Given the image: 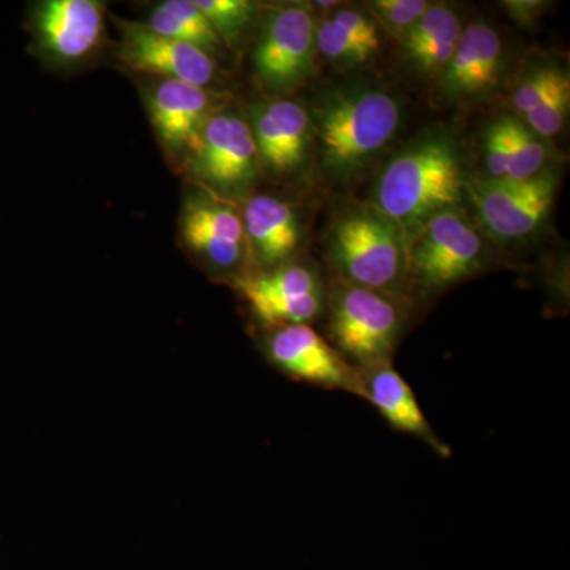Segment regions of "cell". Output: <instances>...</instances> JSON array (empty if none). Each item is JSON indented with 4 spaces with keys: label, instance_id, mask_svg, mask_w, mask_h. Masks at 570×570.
Here are the masks:
<instances>
[{
    "label": "cell",
    "instance_id": "cell-1",
    "mask_svg": "<svg viewBox=\"0 0 570 570\" xmlns=\"http://www.w3.org/2000/svg\"><path fill=\"white\" fill-rule=\"evenodd\" d=\"M455 142L430 135L397 154L376 186V208L403 232L406 243L436 214L459 208L466 190Z\"/></svg>",
    "mask_w": 570,
    "mask_h": 570
},
{
    "label": "cell",
    "instance_id": "cell-2",
    "mask_svg": "<svg viewBox=\"0 0 570 570\" xmlns=\"http://www.w3.org/2000/svg\"><path fill=\"white\" fill-rule=\"evenodd\" d=\"M322 170L332 181L347 184L365 170L395 135L401 107L376 88L337 89L313 108Z\"/></svg>",
    "mask_w": 570,
    "mask_h": 570
},
{
    "label": "cell",
    "instance_id": "cell-3",
    "mask_svg": "<svg viewBox=\"0 0 570 570\" xmlns=\"http://www.w3.org/2000/svg\"><path fill=\"white\" fill-rule=\"evenodd\" d=\"M328 253L348 285L395 295L409 277L406 238L377 208L341 216L330 232Z\"/></svg>",
    "mask_w": 570,
    "mask_h": 570
},
{
    "label": "cell",
    "instance_id": "cell-4",
    "mask_svg": "<svg viewBox=\"0 0 570 570\" xmlns=\"http://www.w3.org/2000/svg\"><path fill=\"white\" fill-rule=\"evenodd\" d=\"M404 324L406 316L395 295L348 284L332 295L330 337L356 370L390 362Z\"/></svg>",
    "mask_w": 570,
    "mask_h": 570
},
{
    "label": "cell",
    "instance_id": "cell-5",
    "mask_svg": "<svg viewBox=\"0 0 570 570\" xmlns=\"http://www.w3.org/2000/svg\"><path fill=\"white\" fill-rule=\"evenodd\" d=\"M482 264V238L459 208L431 217L407 245V275L431 294L475 275Z\"/></svg>",
    "mask_w": 570,
    "mask_h": 570
},
{
    "label": "cell",
    "instance_id": "cell-6",
    "mask_svg": "<svg viewBox=\"0 0 570 570\" xmlns=\"http://www.w3.org/2000/svg\"><path fill=\"white\" fill-rule=\"evenodd\" d=\"M316 21L303 7L266 14L254 48V70L269 91L287 92L309 77L316 58Z\"/></svg>",
    "mask_w": 570,
    "mask_h": 570
},
{
    "label": "cell",
    "instance_id": "cell-7",
    "mask_svg": "<svg viewBox=\"0 0 570 570\" xmlns=\"http://www.w3.org/2000/svg\"><path fill=\"white\" fill-rule=\"evenodd\" d=\"M195 178L220 194H242L258 175L249 122L235 112H214L189 156Z\"/></svg>",
    "mask_w": 570,
    "mask_h": 570
},
{
    "label": "cell",
    "instance_id": "cell-8",
    "mask_svg": "<svg viewBox=\"0 0 570 570\" xmlns=\"http://www.w3.org/2000/svg\"><path fill=\"white\" fill-rule=\"evenodd\" d=\"M265 354L285 376L362 397L360 371L309 324L272 328L266 336Z\"/></svg>",
    "mask_w": 570,
    "mask_h": 570
},
{
    "label": "cell",
    "instance_id": "cell-9",
    "mask_svg": "<svg viewBox=\"0 0 570 570\" xmlns=\"http://www.w3.org/2000/svg\"><path fill=\"white\" fill-rule=\"evenodd\" d=\"M558 178L542 171L524 181L487 179L471 189L479 217L491 235L501 239L523 238L549 216Z\"/></svg>",
    "mask_w": 570,
    "mask_h": 570
},
{
    "label": "cell",
    "instance_id": "cell-10",
    "mask_svg": "<svg viewBox=\"0 0 570 570\" xmlns=\"http://www.w3.org/2000/svg\"><path fill=\"white\" fill-rule=\"evenodd\" d=\"M235 284L257 321L269 328L309 324L324 309L321 281L307 266L284 264L272 273L238 277Z\"/></svg>",
    "mask_w": 570,
    "mask_h": 570
},
{
    "label": "cell",
    "instance_id": "cell-11",
    "mask_svg": "<svg viewBox=\"0 0 570 570\" xmlns=\"http://www.w3.org/2000/svg\"><path fill=\"white\" fill-rule=\"evenodd\" d=\"M184 245L217 272H230L245 254V225L234 206L212 194H193L181 213Z\"/></svg>",
    "mask_w": 570,
    "mask_h": 570
},
{
    "label": "cell",
    "instance_id": "cell-12",
    "mask_svg": "<svg viewBox=\"0 0 570 570\" xmlns=\"http://www.w3.org/2000/svg\"><path fill=\"white\" fill-rule=\"evenodd\" d=\"M121 29L118 56L130 69L200 88L212 85L216 77L212 56L193 45L168 39L140 22H121Z\"/></svg>",
    "mask_w": 570,
    "mask_h": 570
},
{
    "label": "cell",
    "instance_id": "cell-13",
    "mask_svg": "<svg viewBox=\"0 0 570 570\" xmlns=\"http://www.w3.org/2000/svg\"><path fill=\"white\" fill-rule=\"evenodd\" d=\"M32 24L45 55L56 61L78 62L102 41L104 6L96 0H47L33 10Z\"/></svg>",
    "mask_w": 570,
    "mask_h": 570
},
{
    "label": "cell",
    "instance_id": "cell-14",
    "mask_svg": "<svg viewBox=\"0 0 570 570\" xmlns=\"http://www.w3.org/2000/svg\"><path fill=\"white\" fill-rule=\"evenodd\" d=\"M504 69V43L497 29L472 22L461 32L449 66L441 75L442 97L449 102H474L497 88Z\"/></svg>",
    "mask_w": 570,
    "mask_h": 570
},
{
    "label": "cell",
    "instance_id": "cell-15",
    "mask_svg": "<svg viewBox=\"0 0 570 570\" xmlns=\"http://www.w3.org/2000/svg\"><path fill=\"white\" fill-rule=\"evenodd\" d=\"M148 111L154 132L167 153L187 159L214 115L206 88L175 80L154 86L148 94Z\"/></svg>",
    "mask_w": 570,
    "mask_h": 570
},
{
    "label": "cell",
    "instance_id": "cell-16",
    "mask_svg": "<svg viewBox=\"0 0 570 570\" xmlns=\"http://www.w3.org/2000/svg\"><path fill=\"white\" fill-rule=\"evenodd\" d=\"M249 126L258 163L273 174H294L305 163L313 124L302 105L292 100L255 105Z\"/></svg>",
    "mask_w": 570,
    "mask_h": 570
},
{
    "label": "cell",
    "instance_id": "cell-17",
    "mask_svg": "<svg viewBox=\"0 0 570 570\" xmlns=\"http://www.w3.org/2000/svg\"><path fill=\"white\" fill-rule=\"evenodd\" d=\"M362 397L370 401L393 430L425 442L442 459H450L452 450L434 433L420 407L414 390L390 362L362 367Z\"/></svg>",
    "mask_w": 570,
    "mask_h": 570
},
{
    "label": "cell",
    "instance_id": "cell-18",
    "mask_svg": "<svg viewBox=\"0 0 570 570\" xmlns=\"http://www.w3.org/2000/svg\"><path fill=\"white\" fill-rule=\"evenodd\" d=\"M245 235L258 264L284 265L298 249L302 230L295 209L273 195H257L243 212Z\"/></svg>",
    "mask_w": 570,
    "mask_h": 570
},
{
    "label": "cell",
    "instance_id": "cell-19",
    "mask_svg": "<svg viewBox=\"0 0 570 570\" xmlns=\"http://www.w3.org/2000/svg\"><path fill=\"white\" fill-rule=\"evenodd\" d=\"M463 32L460 17L445 6H430L404 37L407 61L425 75H442Z\"/></svg>",
    "mask_w": 570,
    "mask_h": 570
},
{
    "label": "cell",
    "instance_id": "cell-20",
    "mask_svg": "<svg viewBox=\"0 0 570 570\" xmlns=\"http://www.w3.org/2000/svg\"><path fill=\"white\" fill-rule=\"evenodd\" d=\"M146 26L168 39L193 45L212 58L224 45L194 0H165L154 7Z\"/></svg>",
    "mask_w": 570,
    "mask_h": 570
},
{
    "label": "cell",
    "instance_id": "cell-21",
    "mask_svg": "<svg viewBox=\"0 0 570 570\" xmlns=\"http://www.w3.org/2000/svg\"><path fill=\"white\" fill-rule=\"evenodd\" d=\"M499 124L508 148L509 168L505 179L524 181L542 174L549 159L543 138L538 137L523 121L512 116L499 118Z\"/></svg>",
    "mask_w": 570,
    "mask_h": 570
},
{
    "label": "cell",
    "instance_id": "cell-22",
    "mask_svg": "<svg viewBox=\"0 0 570 570\" xmlns=\"http://www.w3.org/2000/svg\"><path fill=\"white\" fill-rule=\"evenodd\" d=\"M219 39L227 47H238L254 20L255 7L249 0H194Z\"/></svg>",
    "mask_w": 570,
    "mask_h": 570
},
{
    "label": "cell",
    "instance_id": "cell-23",
    "mask_svg": "<svg viewBox=\"0 0 570 570\" xmlns=\"http://www.w3.org/2000/svg\"><path fill=\"white\" fill-rule=\"evenodd\" d=\"M316 50L330 62L341 67L360 66L374 56L373 51L337 28L332 18L322 21L316 28Z\"/></svg>",
    "mask_w": 570,
    "mask_h": 570
},
{
    "label": "cell",
    "instance_id": "cell-24",
    "mask_svg": "<svg viewBox=\"0 0 570 570\" xmlns=\"http://www.w3.org/2000/svg\"><path fill=\"white\" fill-rule=\"evenodd\" d=\"M569 82L568 73L564 70L554 69V67H543V69L535 70L513 92V107H515L521 118H524L528 112L539 107L547 97H550L562 86L569 85Z\"/></svg>",
    "mask_w": 570,
    "mask_h": 570
},
{
    "label": "cell",
    "instance_id": "cell-25",
    "mask_svg": "<svg viewBox=\"0 0 570 570\" xmlns=\"http://www.w3.org/2000/svg\"><path fill=\"white\" fill-rule=\"evenodd\" d=\"M570 108V82L547 97L539 107L523 118L524 126L538 137H557L564 127Z\"/></svg>",
    "mask_w": 570,
    "mask_h": 570
},
{
    "label": "cell",
    "instance_id": "cell-26",
    "mask_svg": "<svg viewBox=\"0 0 570 570\" xmlns=\"http://www.w3.org/2000/svg\"><path fill=\"white\" fill-rule=\"evenodd\" d=\"M370 7L389 32H392L396 39L404 40V37L430 9V2L426 0H376V2H370Z\"/></svg>",
    "mask_w": 570,
    "mask_h": 570
},
{
    "label": "cell",
    "instance_id": "cell-27",
    "mask_svg": "<svg viewBox=\"0 0 570 570\" xmlns=\"http://www.w3.org/2000/svg\"><path fill=\"white\" fill-rule=\"evenodd\" d=\"M332 21L337 28L343 29L351 39L358 41L367 50L376 55L381 48V33L373 18L356 10H341L333 14Z\"/></svg>",
    "mask_w": 570,
    "mask_h": 570
},
{
    "label": "cell",
    "instance_id": "cell-28",
    "mask_svg": "<svg viewBox=\"0 0 570 570\" xmlns=\"http://www.w3.org/2000/svg\"><path fill=\"white\" fill-rule=\"evenodd\" d=\"M483 159H485L489 179H504L508 176L509 160L499 119L491 124L483 138Z\"/></svg>",
    "mask_w": 570,
    "mask_h": 570
},
{
    "label": "cell",
    "instance_id": "cell-29",
    "mask_svg": "<svg viewBox=\"0 0 570 570\" xmlns=\"http://www.w3.org/2000/svg\"><path fill=\"white\" fill-rule=\"evenodd\" d=\"M502 6L509 11L512 20L523 26H531L532 22L538 21L542 17L549 3L540 2V0H509V2L502 3Z\"/></svg>",
    "mask_w": 570,
    "mask_h": 570
}]
</instances>
